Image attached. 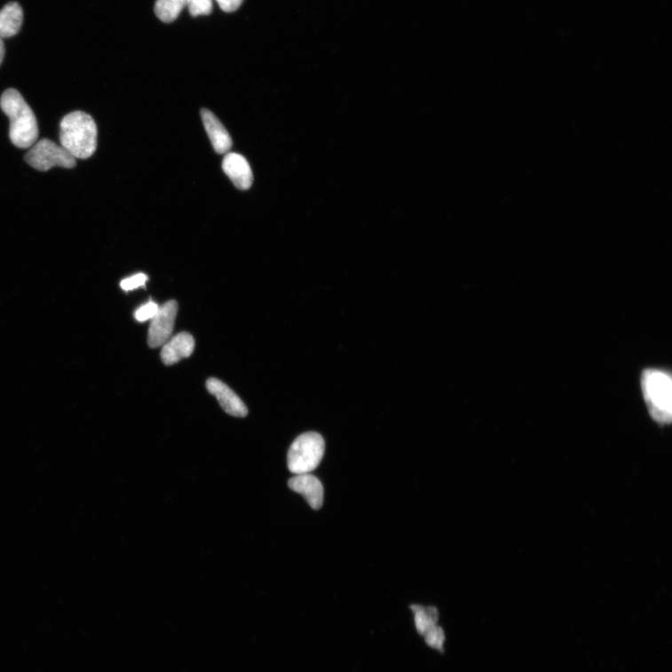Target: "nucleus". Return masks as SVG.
<instances>
[{
    "mask_svg": "<svg viewBox=\"0 0 672 672\" xmlns=\"http://www.w3.org/2000/svg\"><path fill=\"white\" fill-rule=\"evenodd\" d=\"M0 107L10 119V138L17 148L29 149L37 142V119L22 95L15 89L5 91Z\"/></svg>",
    "mask_w": 672,
    "mask_h": 672,
    "instance_id": "f257e3e1",
    "label": "nucleus"
},
{
    "mask_svg": "<svg viewBox=\"0 0 672 672\" xmlns=\"http://www.w3.org/2000/svg\"><path fill=\"white\" fill-rule=\"evenodd\" d=\"M61 146L76 159L92 156L98 146V127L89 115L74 112L66 115L60 123Z\"/></svg>",
    "mask_w": 672,
    "mask_h": 672,
    "instance_id": "f03ea898",
    "label": "nucleus"
},
{
    "mask_svg": "<svg viewBox=\"0 0 672 672\" xmlns=\"http://www.w3.org/2000/svg\"><path fill=\"white\" fill-rule=\"evenodd\" d=\"M642 391L653 421L665 425L672 419V380L666 371L646 369L642 375Z\"/></svg>",
    "mask_w": 672,
    "mask_h": 672,
    "instance_id": "7ed1b4c3",
    "label": "nucleus"
},
{
    "mask_svg": "<svg viewBox=\"0 0 672 672\" xmlns=\"http://www.w3.org/2000/svg\"><path fill=\"white\" fill-rule=\"evenodd\" d=\"M324 452L325 442L320 433H303L289 449L288 468L296 476L311 474L320 465Z\"/></svg>",
    "mask_w": 672,
    "mask_h": 672,
    "instance_id": "20e7f679",
    "label": "nucleus"
},
{
    "mask_svg": "<svg viewBox=\"0 0 672 672\" xmlns=\"http://www.w3.org/2000/svg\"><path fill=\"white\" fill-rule=\"evenodd\" d=\"M26 154V162L30 167L40 171H48L52 168L74 169L77 159L72 156L60 145L44 138L36 142Z\"/></svg>",
    "mask_w": 672,
    "mask_h": 672,
    "instance_id": "39448f33",
    "label": "nucleus"
},
{
    "mask_svg": "<svg viewBox=\"0 0 672 672\" xmlns=\"http://www.w3.org/2000/svg\"><path fill=\"white\" fill-rule=\"evenodd\" d=\"M410 609L415 615L416 630L422 636H424L427 645L443 653L446 636L444 629L438 625L439 621L438 608L413 605Z\"/></svg>",
    "mask_w": 672,
    "mask_h": 672,
    "instance_id": "423d86ee",
    "label": "nucleus"
},
{
    "mask_svg": "<svg viewBox=\"0 0 672 672\" xmlns=\"http://www.w3.org/2000/svg\"><path fill=\"white\" fill-rule=\"evenodd\" d=\"M177 314L178 303L174 300L159 307L149 329L148 344L151 348L161 347L169 341L174 329Z\"/></svg>",
    "mask_w": 672,
    "mask_h": 672,
    "instance_id": "0eeeda50",
    "label": "nucleus"
},
{
    "mask_svg": "<svg viewBox=\"0 0 672 672\" xmlns=\"http://www.w3.org/2000/svg\"><path fill=\"white\" fill-rule=\"evenodd\" d=\"M207 390L214 395L222 408L229 415L244 417L249 414L248 408L238 394L230 389L223 381L210 378L207 381Z\"/></svg>",
    "mask_w": 672,
    "mask_h": 672,
    "instance_id": "6e6552de",
    "label": "nucleus"
},
{
    "mask_svg": "<svg viewBox=\"0 0 672 672\" xmlns=\"http://www.w3.org/2000/svg\"><path fill=\"white\" fill-rule=\"evenodd\" d=\"M289 486L294 492L301 494L311 505L312 510H319L322 507L324 489L321 482L312 474L297 475L289 481Z\"/></svg>",
    "mask_w": 672,
    "mask_h": 672,
    "instance_id": "1a4fd4ad",
    "label": "nucleus"
},
{
    "mask_svg": "<svg viewBox=\"0 0 672 672\" xmlns=\"http://www.w3.org/2000/svg\"><path fill=\"white\" fill-rule=\"evenodd\" d=\"M223 170L240 190L250 188L253 175L249 162L241 154H227L223 161Z\"/></svg>",
    "mask_w": 672,
    "mask_h": 672,
    "instance_id": "9d476101",
    "label": "nucleus"
},
{
    "mask_svg": "<svg viewBox=\"0 0 672 672\" xmlns=\"http://www.w3.org/2000/svg\"><path fill=\"white\" fill-rule=\"evenodd\" d=\"M194 346L192 335L186 332L180 333L162 344L161 359L166 366L175 365L181 359L189 358L194 352Z\"/></svg>",
    "mask_w": 672,
    "mask_h": 672,
    "instance_id": "9b49d317",
    "label": "nucleus"
},
{
    "mask_svg": "<svg viewBox=\"0 0 672 672\" xmlns=\"http://www.w3.org/2000/svg\"><path fill=\"white\" fill-rule=\"evenodd\" d=\"M202 116L215 152L220 154H227L232 148L233 143L225 127L219 119L206 108L202 111Z\"/></svg>",
    "mask_w": 672,
    "mask_h": 672,
    "instance_id": "f8f14e48",
    "label": "nucleus"
},
{
    "mask_svg": "<svg viewBox=\"0 0 672 672\" xmlns=\"http://www.w3.org/2000/svg\"><path fill=\"white\" fill-rule=\"evenodd\" d=\"M23 20L22 7L17 3L7 4L0 11V39L14 37L20 31Z\"/></svg>",
    "mask_w": 672,
    "mask_h": 672,
    "instance_id": "ddd939ff",
    "label": "nucleus"
},
{
    "mask_svg": "<svg viewBox=\"0 0 672 672\" xmlns=\"http://www.w3.org/2000/svg\"><path fill=\"white\" fill-rule=\"evenodd\" d=\"M187 5V0H157L155 13L162 22L172 23Z\"/></svg>",
    "mask_w": 672,
    "mask_h": 672,
    "instance_id": "4468645a",
    "label": "nucleus"
},
{
    "mask_svg": "<svg viewBox=\"0 0 672 672\" xmlns=\"http://www.w3.org/2000/svg\"><path fill=\"white\" fill-rule=\"evenodd\" d=\"M192 16L209 15L212 12V0H187V5Z\"/></svg>",
    "mask_w": 672,
    "mask_h": 672,
    "instance_id": "2eb2a0df",
    "label": "nucleus"
},
{
    "mask_svg": "<svg viewBox=\"0 0 672 672\" xmlns=\"http://www.w3.org/2000/svg\"><path fill=\"white\" fill-rule=\"evenodd\" d=\"M159 305L154 302H149L146 304H144L138 308V310L135 313V318L139 322L147 321L149 320H153V318L156 315Z\"/></svg>",
    "mask_w": 672,
    "mask_h": 672,
    "instance_id": "dca6fc26",
    "label": "nucleus"
},
{
    "mask_svg": "<svg viewBox=\"0 0 672 672\" xmlns=\"http://www.w3.org/2000/svg\"><path fill=\"white\" fill-rule=\"evenodd\" d=\"M147 281L148 277L145 274L140 273L122 281L121 287L123 289L126 290V292H130V290L138 289L142 286L144 287L145 284H146Z\"/></svg>",
    "mask_w": 672,
    "mask_h": 672,
    "instance_id": "f3484780",
    "label": "nucleus"
},
{
    "mask_svg": "<svg viewBox=\"0 0 672 672\" xmlns=\"http://www.w3.org/2000/svg\"><path fill=\"white\" fill-rule=\"evenodd\" d=\"M216 2L224 12H233L241 6L243 0H216Z\"/></svg>",
    "mask_w": 672,
    "mask_h": 672,
    "instance_id": "a211bd4d",
    "label": "nucleus"
},
{
    "mask_svg": "<svg viewBox=\"0 0 672 672\" xmlns=\"http://www.w3.org/2000/svg\"><path fill=\"white\" fill-rule=\"evenodd\" d=\"M5 57V46L3 39H0V65L3 64Z\"/></svg>",
    "mask_w": 672,
    "mask_h": 672,
    "instance_id": "6ab92c4d",
    "label": "nucleus"
}]
</instances>
